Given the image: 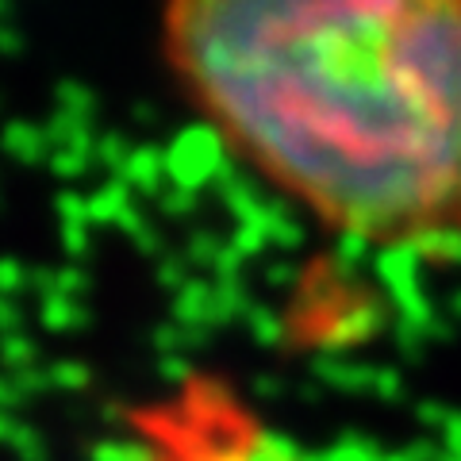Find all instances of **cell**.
<instances>
[{"mask_svg": "<svg viewBox=\"0 0 461 461\" xmlns=\"http://www.w3.org/2000/svg\"><path fill=\"white\" fill-rule=\"evenodd\" d=\"M189 112L357 250L461 262V0H158Z\"/></svg>", "mask_w": 461, "mask_h": 461, "instance_id": "6da1fadb", "label": "cell"}, {"mask_svg": "<svg viewBox=\"0 0 461 461\" xmlns=\"http://www.w3.org/2000/svg\"><path fill=\"white\" fill-rule=\"evenodd\" d=\"M384 304L373 296V288L357 281L342 262L308 266L296 281L293 304L277 323V339L308 350H342V346L366 342L381 327Z\"/></svg>", "mask_w": 461, "mask_h": 461, "instance_id": "7a4b0ae2", "label": "cell"}, {"mask_svg": "<svg viewBox=\"0 0 461 461\" xmlns=\"http://www.w3.org/2000/svg\"><path fill=\"white\" fill-rule=\"evenodd\" d=\"M93 461H150L142 442H108L93 454Z\"/></svg>", "mask_w": 461, "mask_h": 461, "instance_id": "3957f363", "label": "cell"}]
</instances>
